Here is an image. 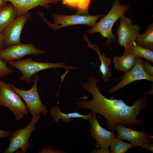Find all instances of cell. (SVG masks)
<instances>
[{"label":"cell","instance_id":"83f0119b","mask_svg":"<svg viewBox=\"0 0 153 153\" xmlns=\"http://www.w3.org/2000/svg\"><path fill=\"white\" fill-rule=\"evenodd\" d=\"M143 149L149 150L153 152V144L152 142H149L144 144L141 146Z\"/></svg>","mask_w":153,"mask_h":153},{"label":"cell","instance_id":"7402d4cb","mask_svg":"<svg viewBox=\"0 0 153 153\" xmlns=\"http://www.w3.org/2000/svg\"><path fill=\"white\" fill-rule=\"evenodd\" d=\"M7 63L0 58V79L3 78L6 76L12 74L13 69L7 66Z\"/></svg>","mask_w":153,"mask_h":153},{"label":"cell","instance_id":"d4e9b609","mask_svg":"<svg viewBox=\"0 0 153 153\" xmlns=\"http://www.w3.org/2000/svg\"><path fill=\"white\" fill-rule=\"evenodd\" d=\"M142 65L144 71L149 75L153 77V67L147 60L142 61Z\"/></svg>","mask_w":153,"mask_h":153},{"label":"cell","instance_id":"ac0fdd59","mask_svg":"<svg viewBox=\"0 0 153 153\" xmlns=\"http://www.w3.org/2000/svg\"><path fill=\"white\" fill-rule=\"evenodd\" d=\"M16 12L11 3L6 4L0 8V33L9 25L16 17Z\"/></svg>","mask_w":153,"mask_h":153},{"label":"cell","instance_id":"5bb4252c","mask_svg":"<svg viewBox=\"0 0 153 153\" xmlns=\"http://www.w3.org/2000/svg\"><path fill=\"white\" fill-rule=\"evenodd\" d=\"M14 7L16 16L26 14L37 7L46 6L49 3H56L60 0H7Z\"/></svg>","mask_w":153,"mask_h":153},{"label":"cell","instance_id":"8fae6325","mask_svg":"<svg viewBox=\"0 0 153 153\" xmlns=\"http://www.w3.org/2000/svg\"><path fill=\"white\" fill-rule=\"evenodd\" d=\"M91 125L90 135L96 141L95 146L96 148H108L112 140L116 137L115 132L109 131L103 128L99 124L96 114L93 113L89 120Z\"/></svg>","mask_w":153,"mask_h":153},{"label":"cell","instance_id":"d6986e66","mask_svg":"<svg viewBox=\"0 0 153 153\" xmlns=\"http://www.w3.org/2000/svg\"><path fill=\"white\" fill-rule=\"evenodd\" d=\"M127 51L135 57L144 58L153 63V51L139 46L135 41L132 42L126 51Z\"/></svg>","mask_w":153,"mask_h":153},{"label":"cell","instance_id":"52a82bcc","mask_svg":"<svg viewBox=\"0 0 153 153\" xmlns=\"http://www.w3.org/2000/svg\"><path fill=\"white\" fill-rule=\"evenodd\" d=\"M37 12L47 26L55 31L69 26L77 24H86L93 27L99 17L105 15L101 14L92 16L88 14L82 15L77 13L71 15L53 14L52 16L54 20V23L52 24L46 20L42 13L39 12Z\"/></svg>","mask_w":153,"mask_h":153},{"label":"cell","instance_id":"9a60e30c","mask_svg":"<svg viewBox=\"0 0 153 153\" xmlns=\"http://www.w3.org/2000/svg\"><path fill=\"white\" fill-rule=\"evenodd\" d=\"M49 113L55 122L62 120L66 124L71 122L73 118H81L86 120H89L93 114L92 112L87 115H82L77 112L66 114L62 112L59 106H57L52 107Z\"/></svg>","mask_w":153,"mask_h":153},{"label":"cell","instance_id":"30bf717a","mask_svg":"<svg viewBox=\"0 0 153 153\" xmlns=\"http://www.w3.org/2000/svg\"><path fill=\"white\" fill-rule=\"evenodd\" d=\"M142 58L136 57L135 63L129 72L124 73L122 76L115 79V81L122 78L117 84L110 89L108 92L112 94L120 90L133 82L145 80L153 82V77L147 74L144 71L142 65Z\"/></svg>","mask_w":153,"mask_h":153},{"label":"cell","instance_id":"e0dca14e","mask_svg":"<svg viewBox=\"0 0 153 153\" xmlns=\"http://www.w3.org/2000/svg\"><path fill=\"white\" fill-rule=\"evenodd\" d=\"M113 60L115 69L117 71L126 73L130 70L135 65L136 57L127 51H124L123 56H114Z\"/></svg>","mask_w":153,"mask_h":153},{"label":"cell","instance_id":"2e32d148","mask_svg":"<svg viewBox=\"0 0 153 153\" xmlns=\"http://www.w3.org/2000/svg\"><path fill=\"white\" fill-rule=\"evenodd\" d=\"M85 39L87 42L89 48L94 50L98 55L101 62L99 71L102 74V79L105 82H108L112 76L111 69L109 66L112 63L111 60L109 58L106 57L105 54H101L97 46L95 44H91L85 35Z\"/></svg>","mask_w":153,"mask_h":153},{"label":"cell","instance_id":"1f68e13d","mask_svg":"<svg viewBox=\"0 0 153 153\" xmlns=\"http://www.w3.org/2000/svg\"><path fill=\"white\" fill-rule=\"evenodd\" d=\"M7 0H0V8L7 4Z\"/></svg>","mask_w":153,"mask_h":153},{"label":"cell","instance_id":"603a6c76","mask_svg":"<svg viewBox=\"0 0 153 153\" xmlns=\"http://www.w3.org/2000/svg\"><path fill=\"white\" fill-rule=\"evenodd\" d=\"M91 0H79L78 8L77 13L88 14V8Z\"/></svg>","mask_w":153,"mask_h":153},{"label":"cell","instance_id":"ffe728a7","mask_svg":"<svg viewBox=\"0 0 153 153\" xmlns=\"http://www.w3.org/2000/svg\"><path fill=\"white\" fill-rule=\"evenodd\" d=\"M136 41L139 46L153 51V23L149 25L144 34L138 35Z\"/></svg>","mask_w":153,"mask_h":153},{"label":"cell","instance_id":"6da1fadb","mask_svg":"<svg viewBox=\"0 0 153 153\" xmlns=\"http://www.w3.org/2000/svg\"><path fill=\"white\" fill-rule=\"evenodd\" d=\"M100 80L95 76L89 75L88 80L82 83L83 89L91 94L93 99L77 102L79 108L90 110L93 113L103 116L107 120L108 128L114 132L115 127L118 124L134 129L140 128L144 121L139 117L142 111L147 108L148 96L140 97L132 105L129 106L122 99H109L102 95L97 85Z\"/></svg>","mask_w":153,"mask_h":153},{"label":"cell","instance_id":"d6a6232c","mask_svg":"<svg viewBox=\"0 0 153 153\" xmlns=\"http://www.w3.org/2000/svg\"><path fill=\"white\" fill-rule=\"evenodd\" d=\"M1 80V79H0V82Z\"/></svg>","mask_w":153,"mask_h":153},{"label":"cell","instance_id":"44dd1931","mask_svg":"<svg viewBox=\"0 0 153 153\" xmlns=\"http://www.w3.org/2000/svg\"><path fill=\"white\" fill-rule=\"evenodd\" d=\"M110 146L111 153H125L133 146L130 143L125 142L116 137L112 141Z\"/></svg>","mask_w":153,"mask_h":153},{"label":"cell","instance_id":"ba28073f","mask_svg":"<svg viewBox=\"0 0 153 153\" xmlns=\"http://www.w3.org/2000/svg\"><path fill=\"white\" fill-rule=\"evenodd\" d=\"M132 20L125 15L120 18V24L117 28V43L120 46L124 48V51L127 50L140 34L141 27L139 25L132 23Z\"/></svg>","mask_w":153,"mask_h":153},{"label":"cell","instance_id":"7a4b0ae2","mask_svg":"<svg viewBox=\"0 0 153 153\" xmlns=\"http://www.w3.org/2000/svg\"><path fill=\"white\" fill-rule=\"evenodd\" d=\"M129 8V5L121 4L120 0H114L113 5L108 14L91 28L88 30V33L90 34L99 33L103 37L107 39L105 45L111 50V43L116 41L115 36L112 31V27L114 23L124 15Z\"/></svg>","mask_w":153,"mask_h":153},{"label":"cell","instance_id":"9c48e42d","mask_svg":"<svg viewBox=\"0 0 153 153\" xmlns=\"http://www.w3.org/2000/svg\"><path fill=\"white\" fill-rule=\"evenodd\" d=\"M46 51L37 49L33 44H22L13 45L0 51V58L6 63L16 60H20L29 54L38 55L45 53Z\"/></svg>","mask_w":153,"mask_h":153},{"label":"cell","instance_id":"7c38bea8","mask_svg":"<svg viewBox=\"0 0 153 153\" xmlns=\"http://www.w3.org/2000/svg\"><path fill=\"white\" fill-rule=\"evenodd\" d=\"M28 12L17 16L1 33L7 47L21 43L20 36L26 23L31 18Z\"/></svg>","mask_w":153,"mask_h":153},{"label":"cell","instance_id":"5b68a950","mask_svg":"<svg viewBox=\"0 0 153 153\" xmlns=\"http://www.w3.org/2000/svg\"><path fill=\"white\" fill-rule=\"evenodd\" d=\"M0 106L10 110L15 119L19 121L23 119L29 111L21 97L10 87L8 83L0 82Z\"/></svg>","mask_w":153,"mask_h":153},{"label":"cell","instance_id":"8992f818","mask_svg":"<svg viewBox=\"0 0 153 153\" xmlns=\"http://www.w3.org/2000/svg\"><path fill=\"white\" fill-rule=\"evenodd\" d=\"M34 83L32 87L28 90L19 89L11 83H8L11 88L23 100L32 117L42 114L44 116L47 115V107L41 101L39 94L37 83L39 79L38 75L34 77Z\"/></svg>","mask_w":153,"mask_h":153},{"label":"cell","instance_id":"4dcf8cb0","mask_svg":"<svg viewBox=\"0 0 153 153\" xmlns=\"http://www.w3.org/2000/svg\"><path fill=\"white\" fill-rule=\"evenodd\" d=\"M151 88L148 91L145 92L144 94V95H151L153 93V84L151 85Z\"/></svg>","mask_w":153,"mask_h":153},{"label":"cell","instance_id":"f1b7e54d","mask_svg":"<svg viewBox=\"0 0 153 153\" xmlns=\"http://www.w3.org/2000/svg\"><path fill=\"white\" fill-rule=\"evenodd\" d=\"M11 132L9 130L0 129V138L9 137Z\"/></svg>","mask_w":153,"mask_h":153},{"label":"cell","instance_id":"cb8c5ba5","mask_svg":"<svg viewBox=\"0 0 153 153\" xmlns=\"http://www.w3.org/2000/svg\"><path fill=\"white\" fill-rule=\"evenodd\" d=\"M38 153H66L64 150H59L52 145H46L39 149Z\"/></svg>","mask_w":153,"mask_h":153},{"label":"cell","instance_id":"3957f363","mask_svg":"<svg viewBox=\"0 0 153 153\" xmlns=\"http://www.w3.org/2000/svg\"><path fill=\"white\" fill-rule=\"evenodd\" d=\"M12 67L16 68L22 73L20 79L22 81H25L29 84L34 81L31 78L32 76L41 71L51 68H64L67 70H77L76 66H69L65 62L61 61L57 63L37 62L31 58L24 60L13 61L8 63Z\"/></svg>","mask_w":153,"mask_h":153},{"label":"cell","instance_id":"277c9868","mask_svg":"<svg viewBox=\"0 0 153 153\" xmlns=\"http://www.w3.org/2000/svg\"><path fill=\"white\" fill-rule=\"evenodd\" d=\"M40 115L32 117L31 121L24 128H18L11 132L9 137V143L7 148L3 153H25L32 145L29 143V139L33 131L37 128L36 124L39 122Z\"/></svg>","mask_w":153,"mask_h":153},{"label":"cell","instance_id":"4fadbf2b","mask_svg":"<svg viewBox=\"0 0 153 153\" xmlns=\"http://www.w3.org/2000/svg\"><path fill=\"white\" fill-rule=\"evenodd\" d=\"M117 138L130 142L133 146H141L144 144L153 142V136L143 131H138L118 124L115 127Z\"/></svg>","mask_w":153,"mask_h":153},{"label":"cell","instance_id":"f546056e","mask_svg":"<svg viewBox=\"0 0 153 153\" xmlns=\"http://www.w3.org/2000/svg\"><path fill=\"white\" fill-rule=\"evenodd\" d=\"M7 47L5 43L1 33H0V51Z\"/></svg>","mask_w":153,"mask_h":153},{"label":"cell","instance_id":"4316f807","mask_svg":"<svg viewBox=\"0 0 153 153\" xmlns=\"http://www.w3.org/2000/svg\"><path fill=\"white\" fill-rule=\"evenodd\" d=\"M91 153H110V149L107 148H100L92 150L90 152Z\"/></svg>","mask_w":153,"mask_h":153},{"label":"cell","instance_id":"484cf974","mask_svg":"<svg viewBox=\"0 0 153 153\" xmlns=\"http://www.w3.org/2000/svg\"><path fill=\"white\" fill-rule=\"evenodd\" d=\"M66 5L73 7H77L79 0H62Z\"/></svg>","mask_w":153,"mask_h":153}]
</instances>
